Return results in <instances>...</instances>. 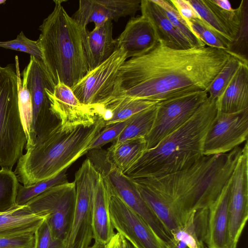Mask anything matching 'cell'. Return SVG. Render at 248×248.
Masks as SVG:
<instances>
[{"label":"cell","instance_id":"1","mask_svg":"<svg viewBox=\"0 0 248 248\" xmlns=\"http://www.w3.org/2000/svg\"><path fill=\"white\" fill-rule=\"evenodd\" d=\"M231 56L229 50L207 46L178 49L158 41L151 50L126 60L120 67L115 97L159 102L207 91Z\"/></svg>","mask_w":248,"mask_h":248},{"label":"cell","instance_id":"2","mask_svg":"<svg viewBox=\"0 0 248 248\" xmlns=\"http://www.w3.org/2000/svg\"><path fill=\"white\" fill-rule=\"evenodd\" d=\"M242 148L239 146L226 154L203 155L188 168L172 174L133 179L170 202L183 226L192 213L209 207L218 197L231 178Z\"/></svg>","mask_w":248,"mask_h":248},{"label":"cell","instance_id":"3","mask_svg":"<svg viewBox=\"0 0 248 248\" xmlns=\"http://www.w3.org/2000/svg\"><path fill=\"white\" fill-rule=\"evenodd\" d=\"M217 99L208 97L184 124L146 150L125 172L132 179L159 177L183 170L203 155L204 140L217 113Z\"/></svg>","mask_w":248,"mask_h":248},{"label":"cell","instance_id":"4","mask_svg":"<svg viewBox=\"0 0 248 248\" xmlns=\"http://www.w3.org/2000/svg\"><path fill=\"white\" fill-rule=\"evenodd\" d=\"M104 127L99 117L92 125L71 129H62L58 122L18 160L14 172L18 181L28 186L56 176L88 152Z\"/></svg>","mask_w":248,"mask_h":248},{"label":"cell","instance_id":"5","mask_svg":"<svg viewBox=\"0 0 248 248\" xmlns=\"http://www.w3.org/2000/svg\"><path fill=\"white\" fill-rule=\"evenodd\" d=\"M62 2L54 0L53 10L39 26L36 41L54 85L61 82L72 88L89 71L83 46L87 28L68 14Z\"/></svg>","mask_w":248,"mask_h":248},{"label":"cell","instance_id":"6","mask_svg":"<svg viewBox=\"0 0 248 248\" xmlns=\"http://www.w3.org/2000/svg\"><path fill=\"white\" fill-rule=\"evenodd\" d=\"M27 143L13 64L0 65V166L11 169Z\"/></svg>","mask_w":248,"mask_h":248},{"label":"cell","instance_id":"7","mask_svg":"<svg viewBox=\"0 0 248 248\" xmlns=\"http://www.w3.org/2000/svg\"><path fill=\"white\" fill-rule=\"evenodd\" d=\"M89 158L106 180L110 191L118 196L138 214L155 233L170 246L173 237L141 197L132 179L119 170L109 160L107 151H89Z\"/></svg>","mask_w":248,"mask_h":248},{"label":"cell","instance_id":"8","mask_svg":"<svg viewBox=\"0 0 248 248\" xmlns=\"http://www.w3.org/2000/svg\"><path fill=\"white\" fill-rule=\"evenodd\" d=\"M21 81L26 85L31 95V117L26 134V149L33 145L59 121L51 110L46 89L55 85L41 60L30 56L29 63L20 73Z\"/></svg>","mask_w":248,"mask_h":248},{"label":"cell","instance_id":"9","mask_svg":"<svg viewBox=\"0 0 248 248\" xmlns=\"http://www.w3.org/2000/svg\"><path fill=\"white\" fill-rule=\"evenodd\" d=\"M99 172L89 158L75 174L76 202L72 224L64 241L65 248H89L93 239L92 198Z\"/></svg>","mask_w":248,"mask_h":248},{"label":"cell","instance_id":"10","mask_svg":"<svg viewBox=\"0 0 248 248\" xmlns=\"http://www.w3.org/2000/svg\"><path fill=\"white\" fill-rule=\"evenodd\" d=\"M76 202L75 183L68 182L50 188L26 205L32 213L46 217L52 236L64 242L72 224Z\"/></svg>","mask_w":248,"mask_h":248},{"label":"cell","instance_id":"11","mask_svg":"<svg viewBox=\"0 0 248 248\" xmlns=\"http://www.w3.org/2000/svg\"><path fill=\"white\" fill-rule=\"evenodd\" d=\"M208 97L207 91H198L158 102L153 126L144 138L146 150L155 147L165 137L186 122Z\"/></svg>","mask_w":248,"mask_h":248},{"label":"cell","instance_id":"12","mask_svg":"<svg viewBox=\"0 0 248 248\" xmlns=\"http://www.w3.org/2000/svg\"><path fill=\"white\" fill-rule=\"evenodd\" d=\"M124 48H116L105 61L88 72L71 89L82 104L102 103L115 94L120 67L127 60Z\"/></svg>","mask_w":248,"mask_h":248},{"label":"cell","instance_id":"13","mask_svg":"<svg viewBox=\"0 0 248 248\" xmlns=\"http://www.w3.org/2000/svg\"><path fill=\"white\" fill-rule=\"evenodd\" d=\"M108 191L110 219L118 233L136 248H170L138 214Z\"/></svg>","mask_w":248,"mask_h":248},{"label":"cell","instance_id":"14","mask_svg":"<svg viewBox=\"0 0 248 248\" xmlns=\"http://www.w3.org/2000/svg\"><path fill=\"white\" fill-rule=\"evenodd\" d=\"M228 213L230 248H236L248 218V141L231 177Z\"/></svg>","mask_w":248,"mask_h":248},{"label":"cell","instance_id":"15","mask_svg":"<svg viewBox=\"0 0 248 248\" xmlns=\"http://www.w3.org/2000/svg\"><path fill=\"white\" fill-rule=\"evenodd\" d=\"M248 109L235 114H217L206 134L203 155L226 154L247 141Z\"/></svg>","mask_w":248,"mask_h":248},{"label":"cell","instance_id":"16","mask_svg":"<svg viewBox=\"0 0 248 248\" xmlns=\"http://www.w3.org/2000/svg\"><path fill=\"white\" fill-rule=\"evenodd\" d=\"M46 92L50 102L51 111L62 129L89 126L97 120L98 116L94 106L81 104L72 89L63 83L58 82L54 88L46 89Z\"/></svg>","mask_w":248,"mask_h":248},{"label":"cell","instance_id":"17","mask_svg":"<svg viewBox=\"0 0 248 248\" xmlns=\"http://www.w3.org/2000/svg\"><path fill=\"white\" fill-rule=\"evenodd\" d=\"M140 0H81L73 19L81 27L86 28L93 23L94 27L107 21L117 20L134 15L140 10Z\"/></svg>","mask_w":248,"mask_h":248},{"label":"cell","instance_id":"18","mask_svg":"<svg viewBox=\"0 0 248 248\" xmlns=\"http://www.w3.org/2000/svg\"><path fill=\"white\" fill-rule=\"evenodd\" d=\"M158 42L153 25L142 16L132 17L115 39L116 48H124L127 59L146 54L154 48Z\"/></svg>","mask_w":248,"mask_h":248},{"label":"cell","instance_id":"19","mask_svg":"<svg viewBox=\"0 0 248 248\" xmlns=\"http://www.w3.org/2000/svg\"><path fill=\"white\" fill-rule=\"evenodd\" d=\"M230 181L209 207L204 241L207 248H230L228 206Z\"/></svg>","mask_w":248,"mask_h":248},{"label":"cell","instance_id":"20","mask_svg":"<svg viewBox=\"0 0 248 248\" xmlns=\"http://www.w3.org/2000/svg\"><path fill=\"white\" fill-rule=\"evenodd\" d=\"M109 198L107 183L99 173L92 198L93 239L95 242L105 245L115 234L109 214Z\"/></svg>","mask_w":248,"mask_h":248},{"label":"cell","instance_id":"21","mask_svg":"<svg viewBox=\"0 0 248 248\" xmlns=\"http://www.w3.org/2000/svg\"><path fill=\"white\" fill-rule=\"evenodd\" d=\"M83 46L89 71L107 60L116 49L115 39L112 37V21L94 27L91 31L86 29Z\"/></svg>","mask_w":248,"mask_h":248},{"label":"cell","instance_id":"22","mask_svg":"<svg viewBox=\"0 0 248 248\" xmlns=\"http://www.w3.org/2000/svg\"><path fill=\"white\" fill-rule=\"evenodd\" d=\"M140 10L141 16L153 25L158 41L175 49H186L194 47L174 27L162 9L153 0H141Z\"/></svg>","mask_w":248,"mask_h":248},{"label":"cell","instance_id":"23","mask_svg":"<svg viewBox=\"0 0 248 248\" xmlns=\"http://www.w3.org/2000/svg\"><path fill=\"white\" fill-rule=\"evenodd\" d=\"M217 111L235 114L248 109V62L241 63L222 94L217 99Z\"/></svg>","mask_w":248,"mask_h":248},{"label":"cell","instance_id":"24","mask_svg":"<svg viewBox=\"0 0 248 248\" xmlns=\"http://www.w3.org/2000/svg\"><path fill=\"white\" fill-rule=\"evenodd\" d=\"M157 103L150 100L120 96L112 97L94 105L98 116L105 126L128 119Z\"/></svg>","mask_w":248,"mask_h":248},{"label":"cell","instance_id":"25","mask_svg":"<svg viewBox=\"0 0 248 248\" xmlns=\"http://www.w3.org/2000/svg\"><path fill=\"white\" fill-rule=\"evenodd\" d=\"M46 217L32 213L27 205L17 206L0 214V237L34 234Z\"/></svg>","mask_w":248,"mask_h":248},{"label":"cell","instance_id":"26","mask_svg":"<svg viewBox=\"0 0 248 248\" xmlns=\"http://www.w3.org/2000/svg\"><path fill=\"white\" fill-rule=\"evenodd\" d=\"M132 180L144 201L172 236L182 227L173 204L155 191Z\"/></svg>","mask_w":248,"mask_h":248},{"label":"cell","instance_id":"27","mask_svg":"<svg viewBox=\"0 0 248 248\" xmlns=\"http://www.w3.org/2000/svg\"><path fill=\"white\" fill-rule=\"evenodd\" d=\"M146 150L144 137L132 139L113 143L107 151L109 161L123 173L125 172Z\"/></svg>","mask_w":248,"mask_h":248},{"label":"cell","instance_id":"28","mask_svg":"<svg viewBox=\"0 0 248 248\" xmlns=\"http://www.w3.org/2000/svg\"><path fill=\"white\" fill-rule=\"evenodd\" d=\"M204 25L230 46L233 40L219 7L212 0H188Z\"/></svg>","mask_w":248,"mask_h":248},{"label":"cell","instance_id":"29","mask_svg":"<svg viewBox=\"0 0 248 248\" xmlns=\"http://www.w3.org/2000/svg\"><path fill=\"white\" fill-rule=\"evenodd\" d=\"M157 110L156 104L131 116L120 136L113 143L118 144L125 140L145 138L153 126Z\"/></svg>","mask_w":248,"mask_h":248},{"label":"cell","instance_id":"30","mask_svg":"<svg viewBox=\"0 0 248 248\" xmlns=\"http://www.w3.org/2000/svg\"><path fill=\"white\" fill-rule=\"evenodd\" d=\"M247 61V58L231 52V56L208 88V97L217 99L226 89L241 63Z\"/></svg>","mask_w":248,"mask_h":248},{"label":"cell","instance_id":"31","mask_svg":"<svg viewBox=\"0 0 248 248\" xmlns=\"http://www.w3.org/2000/svg\"><path fill=\"white\" fill-rule=\"evenodd\" d=\"M67 169H64L53 177L31 186H24L19 184L16 199V205L19 206L25 205L33 198L50 188L68 182L66 174Z\"/></svg>","mask_w":248,"mask_h":248},{"label":"cell","instance_id":"32","mask_svg":"<svg viewBox=\"0 0 248 248\" xmlns=\"http://www.w3.org/2000/svg\"><path fill=\"white\" fill-rule=\"evenodd\" d=\"M18 185L17 177L11 169L2 168L0 170V213L17 206L16 199Z\"/></svg>","mask_w":248,"mask_h":248},{"label":"cell","instance_id":"33","mask_svg":"<svg viewBox=\"0 0 248 248\" xmlns=\"http://www.w3.org/2000/svg\"><path fill=\"white\" fill-rule=\"evenodd\" d=\"M153 1L162 9L174 27L189 41L193 46L202 47L206 46L191 30L186 22L180 16L170 0H153Z\"/></svg>","mask_w":248,"mask_h":248},{"label":"cell","instance_id":"34","mask_svg":"<svg viewBox=\"0 0 248 248\" xmlns=\"http://www.w3.org/2000/svg\"><path fill=\"white\" fill-rule=\"evenodd\" d=\"M187 24L191 30L206 46L223 50H230V46L207 28L202 19H192Z\"/></svg>","mask_w":248,"mask_h":248},{"label":"cell","instance_id":"35","mask_svg":"<svg viewBox=\"0 0 248 248\" xmlns=\"http://www.w3.org/2000/svg\"><path fill=\"white\" fill-rule=\"evenodd\" d=\"M0 47L25 52L42 61V54L37 41L28 38L22 31L14 40L0 41Z\"/></svg>","mask_w":248,"mask_h":248},{"label":"cell","instance_id":"36","mask_svg":"<svg viewBox=\"0 0 248 248\" xmlns=\"http://www.w3.org/2000/svg\"><path fill=\"white\" fill-rule=\"evenodd\" d=\"M129 118L105 126L93 140L88 151L100 149L106 144L115 141L128 123Z\"/></svg>","mask_w":248,"mask_h":248},{"label":"cell","instance_id":"37","mask_svg":"<svg viewBox=\"0 0 248 248\" xmlns=\"http://www.w3.org/2000/svg\"><path fill=\"white\" fill-rule=\"evenodd\" d=\"M34 248H65L63 241L54 238L46 219L34 233Z\"/></svg>","mask_w":248,"mask_h":248},{"label":"cell","instance_id":"38","mask_svg":"<svg viewBox=\"0 0 248 248\" xmlns=\"http://www.w3.org/2000/svg\"><path fill=\"white\" fill-rule=\"evenodd\" d=\"M241 8V23L238 35L232 43V48L242 49L243 52L248 46V1L242 0L239 5Z\"/></svg>","mask_w":248,"mask_h":248},{"label":"cell","instance_id":"39","mask_svg":"<svg viewBox=\"0 0 248 248\" xmlns=\"http://www.w3.org/2000/svg\"><path fill=\"white\" fill-rule=\"evenodd\" d=\"M34 234L16 237H0V248H34Z\"/></svg>","mask_w":248,"mask_h":248},{"label":"cell","instance_id":"40","mask_svg":"<svg viewBox=\"0 0 248 248\" xmlns=\"http://www.w3.org/2000/svg\"><path fill=\"white\" fill-rule=\"evenodd\" d=\"M170 1L187 23L192 19H201L188 0H170Z\"/></svg>","mask_w":248,"mask_h":248},{"label":"cell","instance_id":"41","mask_svg":"<svg viewBox=\"0 0 248 248\" xmlns=\"http://www.w3.org/2000/svg\"><path fill=\"white\" fill-rule=\"evenodd\" d=\"M121 235L117 232L111 238L110 241L106 244V248H120Z\"/></svg>","mask_w":248,"mask_h":248},{"label":"cell","instance_id":"42","mask_svg":"<svg viewBox=\"0 0 248 248\" xmlns=\"http://www.w3.org/2000/svg\"><path fill=\"white\" fill-rule=\"evenodd\" d=\"M213 2L221 9L231 11L233 9L231 6L230 1L228 0H212Z\"/></svg>","mask_w":248,"mask_h":248},{"label":"cell","instance_id":"43","mask_svg":"<svg viewBox=\"0 0 248 248\" xmlns=\"http://www.w3.org/2000/svg\"><path fill=\"white\" fill-rule=\"evenodd\" d=\"M120 248H136L130 242L121 235Z\"/></svg>","mask_w":248,"mask_h":248},{"label":"cell","instance_id":"44","mask_svg":"<svg viewBox=\"0 0 248 248\" xmlns=\"http://www.w3.org/2000/svg\"><path fill=\"white\" fill-rule=\"evenodd\" d=\"M106 245L94 242V244L89 248H106Z\"/></svg>","mask_w":248,"mask_h":248},{"label":"cell","instance_id":"45","mask_svg":"<svg viewBox=\"0 0 248 248\" xmlns=\"http://www.w3.org/2000/svg\"><path fill=\"white\" fill-rule=\"evenodd\" d=\"M0 214H1V213H0Z\"/></svg>","mask_w":248,"mask_h":248}]
</instances>
